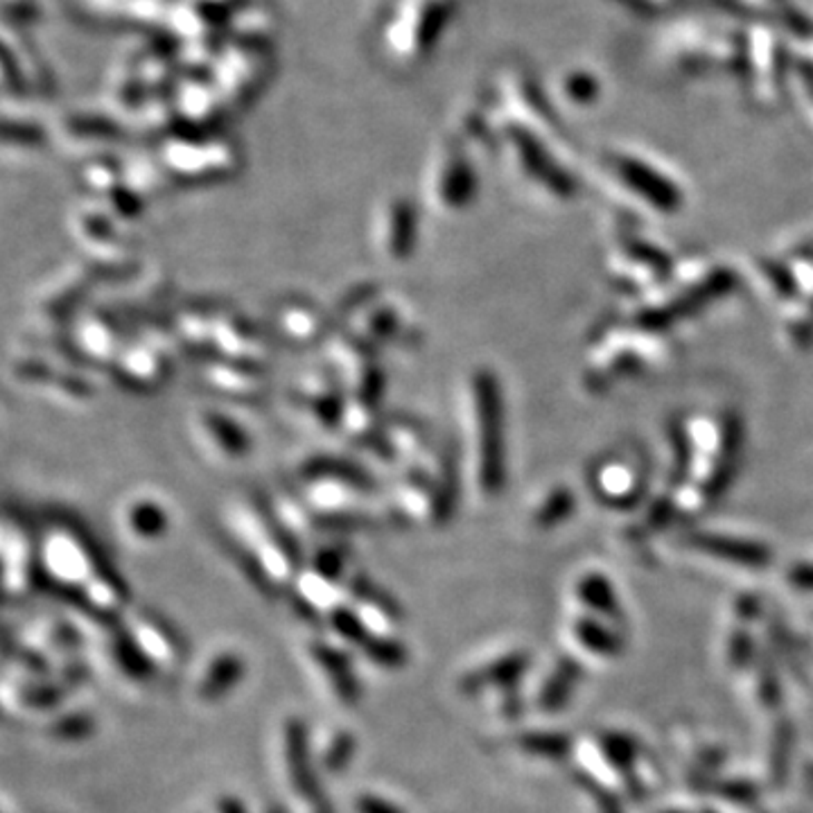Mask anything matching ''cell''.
Masks as SVG:
<instances>
[{"instance_id":"9c48e42d","label":"cell","mask_w":813,"mask_h":813,"mask_svg":"<svg viewBox=\"0 0 813 813\" xmlns=\"http://www.w3.org/2000/svg\"><path fill=\"white\" fill-rule=\"evenodd\" d=\"M797 579V584H806L813 586V567H800L797 572H793V581Z\"/></svg>"},{"instance_id":"ba28073f","label":"cell","mask_w":813,"mask_h":813,"mask_svg":"<svg viewBox=\"0 0 813 813\" xmlns=\"http://www.w3.org/2000/svg\"><path fill=\"white\" fill-rule=\"evenodd\" d=\"M357 811L360 813H402V809H398L395 804H391L382 797H373V795H362L357 800Z\"/></svg>"},{"instance_id":"6da1fadb","label":"cell","mask_w":813,"mask_h":813,"mask_svg":"<svg viewBox=\"0 0 813 813\" xmlns=\"http://www.w3.org/2000/svg\"><path fill=\"white\" fill-rule=\"evenodd\" d=\"M468 404H472V452L474 481L483 496H493L502 483V402L500 389L491 373L472 378V393L468 389Z\"/></svg>"},{"instance_id":"7a4b0ae2","label":"cell","mask_w":813,"mask_h":813,"mask_svg":"<svg viewBox=\"0 0 813 813\" xmlns=\"http://www.w3.org/2000/svg\"><path fill=\"white\" fill-rule=\"evenodd\" d=\"M384 217L386 219L382 226L380 247H382L384 256H389L391 261H402L410 256V252L414 247V239H417L412 213L404 206L395 204L389 208V213Z\"/></svg>"},{"instance_id":"5b68a950","label":"cell","mask_w":813,"mask_h":813,"mask_svg":"<svg viewBox=\"0 0 813 813\" xmlns=\"http://www.w3.org/2000/svg\"><path fill=\"white\" fill-rule=\"evenodd\" d=\"M244 672V665L237 656H219L213 660V665L208 667L206 678L202 680V696L204 698H215L222 696L231 689L233 683L239 680Z\"/></svg>"},{"instance_id":"52a82bcc","label":"cell","mask_w":813,"mask_h":813,"mask_svg":"<svg viewBox=\"0 0 813 813\" xmlns=\"http://www.w3.org/2000/svg\"><path fill=\"white\" fill-rule=\"evenodd\" d=\"M331 742H333V748L325 751V755H323V764L329 766V768H340V766H344V764H346L349 753H351V748H353V742H351V737H349V735H342V732H340V735H335Z\"/></svg>"},{"instance_id":"8992f818","label":"cell","mask_w":813,"mask_h":813,"mask_svg":"<svg viewBox=\"0 0 813 813\" xmlns=\"http://www.w3.org/2000/svg\"><path fill=\"white\" fill-rule=\"evenodd\" d=\"M701 547L718 554V556H732L737 558V562H748V565H762L766 562V554L762 547L757 545H742L739 540H729V538H712V536H703L701 538Z\"/></svg>"},{"instance_id":"277c9868","label":"cell","mask_w":813,"mask_h":813,"mask_svg":"<svg viewBox=\"0 0 813 813\" xmlns=\"http://www.w3.org/2000/svg\"><path fill=\"white\" fill-rule=\"evenodd\" d=\"M123 527H125V531H129L136 538L151 540V538H158L160 533H166L168 516H166V509H163L158 502L140 498L125 507Z\"/></svg>"},{"instance_id":"3957f363","label":"cell","mask_w":813,"mask_h":813,"mask_svg":"<svg viewBox=\"0 0 813 813\" xmlns=\"http://www.w3.org/2000/svg\"><path fill=\"white\" fill-rule=\"evenodd\" d=\"M202 432L206 443H210V448H215L226 459H237L249 450V439L244 437L237 423L228 421L224 414H204Z\"/></svg>"}]
</instances>
